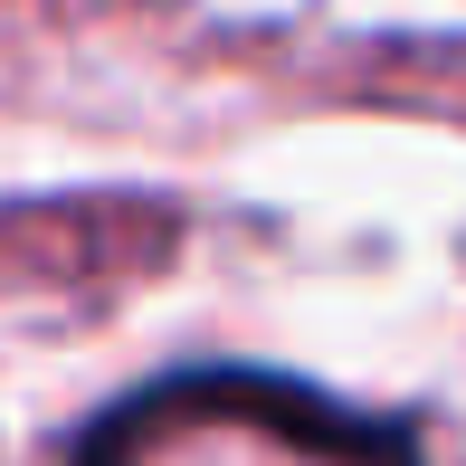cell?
<instances>
[{
  "label": "cell",
  "instance_id": "6da1fadb",
  "mask_svg": "<svg viewBox=\"0 0 466 466\" xmlns=\"http://www.w3.org/2000/svg\"><path fill=\"white\" fill-rule=\"evenodd\" d=\"M76 466H419L410 429L286 371H172L115 400Z\"/></svg>",
  "mask_w": 466,
  "mask_h": 466
}]
</instances>
